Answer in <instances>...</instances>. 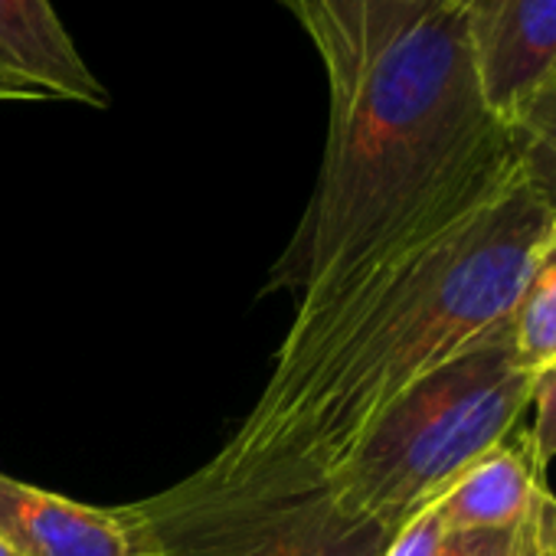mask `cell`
<instances>
[{"instance_id":"6da1fadb","label":"cell","mask_w":556,"mask_h":556,"mask_svg":"<svg viewBox=\"0 0 556 556\" xmlns=\"http://www.w3.org/2000/svg\"><path fill=\"white\" fill-rule=\"evenodd\" d=\"M556 213L523 180L426 252L295 315L258 400L177 481L193 497L318 494L374 422L439 367L504 341Z\"/></svg>"},{"instance_id":"52a82bcc","label":"cell","mask_w":556,"mask_h":556,"mask_svg":"<svg viewBox=\"0 0 556 556\" xmlns=\"http://www.w3.org/2000/svg\"><path fill=\"white\" fill-rule=\"evenodd\" d=\"M47 99L89 109L112 102L50 0H0V102Z\"/></svg>"},{"instance_id":"7a4b0ae2","label":"cell","mask_w":556,"mask_h":556,"mask_svg":"<svg viewBox=\"0 0 556 556\" xmlns=\"http://www.w3.org/2000/svg\"><path fill=\"white\" fill-rule=\"evenodd\" d=\"M523 180L517 138L484 102L465 8H452L331 99L312 203L268 286L299 289L295 315H312Z\"/></svg>"},{"instance_id":"2e32d148","label":"cell","mask_w":556,"mask_h":556,"mask_svg":"<svg viewBox=\"0 0 556 556\" xmlns=\"http://www.w3.org/2000/svg\"><path fill=\"white\" fill-rule=\"evenodd\" d=\"M0 556H21V553H17L14 546H8L4 540H0Z\"/></svg>"},{"instance_id":"30bf717a","label":"cell","mask_w":556,"mask_h":556,"mask_svg":"<svg viewBox=\"0 0 556 556\" xmlns=\"http://www.w3.org/2000/svg\"><path fill=\"white\" fill-rule=\"evenodd\" d=\"M510 351L530 374L556 361V236L536 255L510 312Z\"/></svg>"},{"instance_id":"4fadbf2b","label":"cell","mask_w":556,"mask_h":556,"mask_svg":"<svg viewBox=\"0 0 556 556\" xmlns=\"http://www.w3.org/2000/svg\"><path fill=\"white\" fill-rule=\"evenodd\" d=\"M442 501V497H439ZM439 501L413 514L387 543L383 556H442V543L448 536Z\"/></svg>"},{"instance_id":"ba28073f","label":"cell","mask_w":556,"mask_h":556,"mask_svg":"<svg viewBox=\"0 0 556 556\" xmlns=\"http://www.w3.org/2000/svg\"><path fill=\"white\" fill-rule=\"evenodd\" d=\"M0 540L21 556H148L118 507H92L4 471Z\"/></svg>"},{"instance_id":"3957f363","label":"cell","mask_w":556,"mask_h":556,"mask_svg":"<svg viewBox=\"0 0 556 556\" xmlns=\"http://www.w3.org/2000/svg\"><path fill=\"white\" fill-rule=\"evenodd\" d=\"M533 377L510 334L439 367L374 422L325 491L348 514L400 530L517 432Z\"/></svg>"},{"instance_id":"5b68a950","label":"cell","mask_w":556,"mask_h":556,"mask_svg":"<svg viewBox=\"0 0 556 556\" xmlns=\"http://www.w3.org/2000/svg\"><path fill=\"white\" fill-rule=\"evenodd\" d=\"M465 27L484 102L514 125L556 66V0H468Z\"/></svg>"},{"instance_id":"8992f818","label":"cell","mask_w":556,"mask_h":556,"mask_svg":"<svg viewBox=\"0 0 556 556\" xmlns=\"http://www.w3.org/2000/svg\"><path fill=\"white\" fill-rule=\"evenodd\" d=\"M321 56L331 99L348 96L367 70L432 17L468 0H278Z\"/></svg>"},{"instance_id":"7c38bea8","label":"cell","mask_w":556,"mask_h":556,"mask_svg":"<svg viewBox=\"0 0 556 556\" xmlns=\"http://www.w3.org/2000/svg\"><path fill=\"white\" fill-rule=\"evenodd\" d=\"M527 413H533L530 426L523 429L527 448H530L536 478L546 484V471L556 465V361L533 377Z\"/></svg>"},{"instance_id":"8fae6325","label":"cell","mask_w":556,"mask_h":556,"mask_svg":"<svg viewBox=\"0 0 556 556\" xmlns=\"http://www.w3.org/2000/svg\"><path fill=\"white\" fill-rule=\"evenodd\" d=\"M510 131L520 148L527 184L556 213V66L514 118Z\"/></svg>"},{"instance_id":"9a60e30c","label":"cell","mask_w":556,"mask_h":556,"mask_svg":"<svg viewBox=\"0 0 556 556\" xmlns=\"http://www.w3.org/2000/svg\"><path fill=\"white\" fill-rule=\"evenodd\" d=\"M517 527L510 530H462L448 533L442 543V556H514Z\"/></svg>"},{"instance_id":"9c48e42d","label":"cell","mask_w":556,"mask_h":556,"mask_svg":"<svg viewBox=\"0 0 556 556\" xmlns=\"http://www.w3.org/2000/svg\"><path fill=\"white\" fill-rule=\"evenodd\" d=\"M540 478L527 448V435L517 429L494 452L475 462L439 501L448 533L462 530H510L530 514Z\"/></svg>"},{"instance_id":"277c9868","label":"cell","mask_w":556,"mask_h":556,"mask_svg":"<svg viewBox=\"0 0 556 556\" xmlns=\"http://www.w3.org/2000/svg\"><path fill=\"white\" fill-rule=\"evenodd\" d=\"M148 556H383L396 530L348 514L328 491L193 497L174 484L118 507Z\"/></svg>"},{"instance_id":"5bb4252c","label":"cell","mask_w":556,"mask_h":556,"mask_svg":"<svg viewBox=\"0 0 556 556\" xmlns=\"http://www.w3.org/2000/svg\"><path fill=\"white\" fill-rule=\"evenodd\" d=\"M514 556H556V494L540 481L530 514L517 527Z\"/></svg>"}]
</instances>
